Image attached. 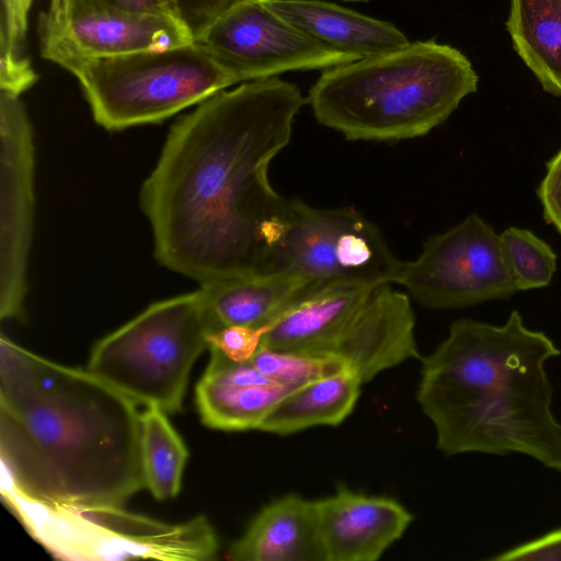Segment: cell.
I'll return each instance as SVG.
<instances>
[{"instance_id":"obj_1","label":"cell","mask_w":561,"mask_h":561,"mask_svg":"<svg viewBox=\"0 0 561 561\" xmlns=\"http://www.w3.org/2000/svg\"><path fill=\"white\" fill-rule=\"evenodd\" d=\"M306 103L273 77L218 91L176 121L139 196L164 267L199 285L262 273L285 198L268 167Z\"/></svg>"},{"instance_id":"obj_2","label":"cell","mask_w":561,"mask_h":561,"mask_svg":"<svg viewBox=\"0 0 561 561\" xmlns=\"http://www.w3.org/2000/svg\"><path fill=\"white\" fill-rule=\"evenodd\" d=\"M140 437L127 396L1 335L2 481L42 502L122 506L146 486Z\"/></svg>"},{"instance_id":"obj_3","label":"cell","mask_w":561,"mask_h":561,"mask_svg":"<svg viewBox=\"0 0 561 561\" xmlns=\"http://www.w3.org/2000/svg\"><path fill=\"white\" fill-rule=\"evenodd\" d=\"M560 354L517 310L501 325L453 322L422 359L416 392L437 449L446 456L520 454L561 472V422L546 369Z\"/></svg>"},{"instance_id":"obj_4","label":"cell","mask_w":561,"mask_h":561,"mask_svg":"<svg viewBox=\"0 0 561 561\" xmlns=\"http://www.w3.org/2000/svg\"><path fill=\"white\" fill-rule=\"evenodd\" d=\"M477 84L478 76L460 50L417 41L327 68L307 103L320 124L350 140H402L444 123Z\"/></svg>"},{"instance_id":"obj_5","label":"cell","mask_w":561,"mask_h":561,"mask_svg":"<svg viewBox=\"0 0 561 561\" xmlns=\"http://www.w3.org/2000/svg\"><path fill=\"white\" fill-rule=\"evenodd\" d=\"M41 55L79 81L96 124L107 130L157 124L236 83L196 41L161 50L91 56L38 26Z\"/></svg>"},{"instance_id":"obj_6","label":"cell","mask_w":561,"mask_h":561,"mask_svg":"<svg viewBox=\"0 0 561 561\" xmlns=\"http://www.w3.org/2000/svg\"><path fill=\"white\" fill-rule=\"evenodd\" d=\"M217 331L202 289L152 304L100 340L88 369L137 404L182 409L191 369Z\"/></svg>"},{"instance_id":"obj_7","label":"cell","mask_w":561,"mask_h":561,"mask_svg":"<svg viewBox=\"0 0 561 561\" xmlns=\"http://www.w3.org/2000/svg\"><path fill=\"white\" fill-rule=\"evenodd\" d=\"M4 501L54 554L77 560H209L218 539L204 516L164 524L113 505H69L31 499L1 483Z\"/></svg>"},{"instance_id":"obj_8","label":"cell","mask_w":561,"mask_h":561,"mask_svg":"<svg viewBox=\"0 0 561 561\" xmlns=\"http://www.w3.org/2000/svg\"><path fill=\"white\" fill-rule=\"evenodd\" d=\"M400 265L379 229L355 209H318L285 197L272 221L262 273L378 287L394 284Z\"/></svg>"},{"instance_id":"obj_9","label":"cell","mask_w":561,"mask_h":561,"mask_svg":"<svg viewBox=\"0 0 561 561\" xmlns=\"http://www.w3.org/2000/svg\"><path fill=\"white\" fill-rule=\"evenodd\" d=\"M394 284L435 310L469 307L518 291L500 234L478 215L430 238L414 261L401 262Z\"/></svg>"},{"instance_id":"obj_10","label":"cell","mask_w":561,"mask_h":561,"mask_svg":"<svg viewBox=\"0 0 561 561\" xmlns=\"http://www.w3.org/2000/svg\"><path fill=\"white\" fill-rule=\"evenodd\" d=\"M195 41L238 83L357 60L311 38L268 9L264 0L237 1Z\"/></svg>"},{"instance_id":"obj_11","label":"cell","mask_w":561,"mask_h":561,"mask_svg":"<svg viewBox=\"0 0 561 561\" xmlns=\"http://www.w3.org/2000/svg\"><path fill=\"white\" fill-rule=\"evenodd\" d=\"M35 147L20 95L0 91V318L24 312L34 220Z\"/></svg>"},{"instance_id":"obj_12","label":"cell","mask_w":561,"mask_h":561,"mask_svg":"<svg viewBox=\"0 0 561 561\" xmlns=\"http://www.w3.org/2000/svg\"><path fill=\"white\" fill-rule=\"evenodd\" d=\"M38 26L91 56L161 50L194 42L172 16L129 13L103 0H49Z\"/></svg>"},{"instance_id":"obj_13","label":"cell","mask_w":561,"mask_h":561,"mask_svg":"<svg viewBox=\"0 0 561 561\" xmlns=\"http://www.w3.org/2000/svg\"><path fill=\"white\" fill-rule=\"evenodd\" d=\"M325 561H375L398 541L413 516L397 500L347 488L316 500Z\"/></svg>"},{"instance_id":"obj_14","label":"cell","mask_w":561,"mask_h":561,"mask_svg":"<svg viewBox=\"0 0 561 561\" xmlns=\"http://www.w3.org/2000/svg\"><path fill=\"white\" fill-rule=\"evenodd\" d=\"M409 297L391 284L376 287L330 353L363 381L419 358Z\"/></svg>"},{"instance_id":"obj_15","label":"cell","mask_w":561,"mask_h":561,"mask_svg":"<svg viewBox=\"0 0 561 561\" xmlns=\"http://www.w3.org/2000/svg\"><path fill=\"white\" fill-rule=\"evenodd\" d=\"M208 350L210 359L196 386L203 423L221 431H259L272 407L293 388L274 383L250 360L236 362Z\"/></svg>"},{"instance_id":"obj_16","label":"cell","mask_w":561,"mask_h":561,"mask_svg":"<svg viewBox=\"0 0 561 561\" xmlns=\"http://www.w3.org/2000/svg\"><path fill=\"white\" fill-rule=\"evenodd\" d=\"M375 288L359 283L313 288L267 327L261 347L329 356Z\"/></svg>"},{"instance_id":"obj_17","label":"cell","mask_w":561,"mask_h":561,"mask_svg":"<svg viewBox=\"0 0 561 561\" xmlns=\"http://www.w3.org/2000/svg\"><path fill=\"white\" fill-rule=\"evenodd\" d=\"M274 13L336 51L363 59L410 44L392 23L321 0H264Z\"/></svg>"},{"instance_id":"obj_18","label":"cell","mask_w":561,"mask_h":561,"mask_svg":"<svg viewBox=\"0 0 561 561\" xmlns=\"http://www.w3.org/2000/svg\"><path fill=\"white\" fill-rule=\"evenodd\" d=\"M234 561H325L316 501L284 495L253 518L229 548Z\"/></svg>"},{"instance_id":"obj_19","label":"cell","mask_w":561,"mask_h":561,"mask_svg":"<svg viewBox=\"0 0 561 561\" xmlns=\"http://www.w3.org/2000/svg\"><path fill=\"white\" fill-rule=\"evenodd\" d=\"M320 286L282 273H250L201 285L217 330L228 325L268 327Z\"/></svg>"},{"instance_id":"obj_20","label":"cell","mask_w":561,"mask_h":561,"mask_svg":"<svg viewBox=\"0 0 561 561\" xmlns=\"http://www.w3.org/2000/svg\"><path fill=\"white\" fill-rule=\"evenodd\" d=\"M362 385L352 369L344 368L296 387L272 407L259 431L284 436L340 425L354 410Z\"/></svg>"},{"instance_id":"obj_21","label":"cell","mask_w":561,"mask_h":561,"mask_svg":"<svg viewBox=\"0 0 561 561\" xmlns=\"http://www.w3.org/2000/svg\"><path fill=\"white\" fill-rule=\"evenodd\" d=\"M506 26L543 90L561 96V0H510Z\"/></svg>"},{"instance_id":"obj_22","label":"cell","mask_w":561,"mask_h":561,"mask_svg":"<svg viewBox=\"0 0 561 561\" xmlns=\"http://www.w3.org/2000/svg\"><path fill=\"white\" fill-rule=\"evenodd\" d=\"M164 411L146 407L141 412V462L146 486L157 500L175 496L182 482L187 449Z\"/></svg>"},{"instance_id":"obj_23","label":"cell","mask_w":561,"mask_h":561,"mask_svg":"<svg viewBox=\"0 0 561 561\" xmlns=\"http://www.w3.org/2000/svg\"><path fill=\"white\" fill-rule=\"evenodd\" d=\"M503 255L518 290L546 287L557 270V255L530 230L510 227L500 234Z\"/></svg>"},{"instance_id":"obj_24","label":"cell","mask_w":561,"mask_h":561,"mask_svg":"<svg viewBox=\"0 0 561 561\" xmlns=\"http://www.w3.org/2000/svg\"><path fill=\"white\" fill-rule=\"evenodd\" d=\"M250 362L273 382L293 389L347 368L341 360L331 356L267 347H260Z\"/></svg>"},{"instance_id":"obj_25","label":"cell","mask_w":561,"mask_h":561,"mask_svg":"<svg viewBox=\"0 0 561 561\" xmlns=\"http://www.w3.org/2000/svg\"><path fill=\"white\" fill-rule=\"evenodd\" d=\"M32 2L1 0L0 66L16 67L28 61L24 49Z\"/></svg>"},{"instance_id":"obj_26","label":"cell","mask_w":561,"mask_h":561,"mask_svg":"<svg viewBox=\"0 0 561 561\" xmlns=\"http://www.w3.org/2000/svg\"><path fill=\"white\" fill-rule=\"evenodd\" d=\"M239 0H162L169 13L192 35L194 41Z\"/></svg>"},{"instance_id":"obj_27","label":"cell","mask_w":561,"mask_h":561,"mask_svg":"<svg viewBox=\"0 0 561 561\" xmlns=\"http://www.w3.org/2000/svg\"><path fill=\"white\" fill-rule=\"evenodd\" d=\"M267 327H224L207 336L208 348L215 347L236 362L250 360L259 351Z\"/></svg>"},{"instance_id":"obj_28","label":"cell","mask_w":561,"mask_h":561,"mask_svg":"<svg viewBox=\"0 0 561 561\" xmlns=\"http://www.w3.org/2000/svg\"><path fill=\"white\" fill-rule=\"evenodd\" d=\"M489 561H561V527L489 557Z\"/></svg>"},{"instance_id":"obj_29","label":"cell","mask_w":561,"mask_h":561,"mask_svg":"<svg viewBox=\"0 0 561 561\" xmlns=\"http://www.w3.org/2000/svg\"><path fill=\"white\" fill-rule=\"evenodd\" d=\"M537 196L545 219L561 233V149L548 161L546 175L537 188Z\"/></svg>"},{"instance_id":"obj_30","label":"cell","mask_w":561,"mask_h":561,"mask_svg":"<svg viewBox=\"0 0 561 561\" xmlns=\"http://www.w3.org/2000/svg\"><path fill=\"white\" fill-rule=\"evenodd\" d=\"M125 12L146 15L172 16L162 0H103ZM173 18V16H172Z\"/></svg>"},{"instance_id":"obj_31","label":"cell","mask_w":561,"mask_h":561,"mask_svg":"<svg viewBox=\"0 0 561 561\" xmlns=\"http://www.w3.org/2000/svg\"><path fill=\"white\" fill-rule=\"evenodd\" d=\"M345 2H368L369 0H342Z\"/></svg>"}]
</instances>
